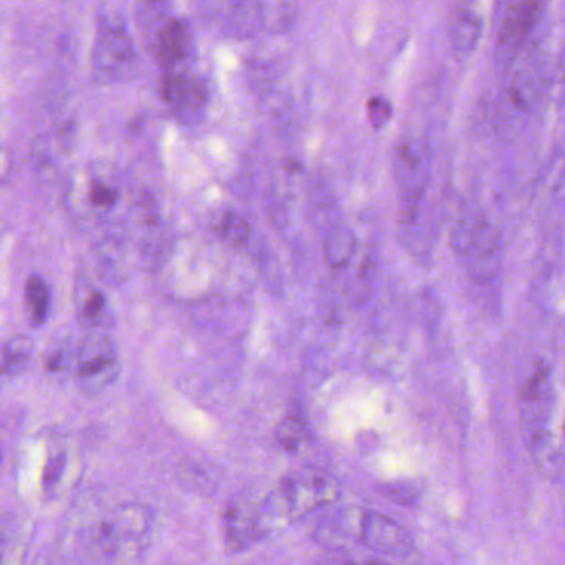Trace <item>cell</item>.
<instances>
[{
    "label": "cell",
    "mask_w": 565,
    "mask_h": 565,
    "mask_svg": "<svg viewBox=\"0 0 565 565\" xmlns=\"http://www.w3.org/2000/svg\"><path fill=\"white\" fill-rule=\"evenodd\" d=\"M154 52L164 73L189 70L194 55L191 29L181 20H166L156 32Z\"/></svg>",
    "instance_id": "11"
},
{
    "label": "cell",
    "mask_w": 565,
    "mask_h": 565,
    "mask_svg": "<svg viewBox=\"0 0 565 565\" xmlns=\"http://www.w3.org/2000/svg\"><path fill=\"white\" fill-rule=\"evenodd\" d=\"M35 352V342L25 334L10 338L0 349V377H15L29 367Z\"/></svg>",
    "instance_id": "18"
},
{
    "label": "cell",
    "mask_w": 565,
    "mask_h": 565,
    "mask_svg": "<svg viewBox=\"0 0 565 565\" xmlns=\"http://www.w3.org/2000/svg\"><path fill=\"white\" fill-rule=\"evenodd\" d=\"M367 116L369 121L374 128H382V126L387 125L392 118V106L387 99L382 98V96H374V98L369 99L367 103Z\"/></svg>",
    "instance_id": "25"
},
{
    "label": "cell",
    "mask_w": 565,
    "mask_h": 565,
    "mask_svg": "<svg viewBox=\"0 0 565 565\" xmlns=\"http://www.w3.org/2000/svg\"><path fill=\"white\" fill-rule=\"evenodd\" d=\"M454 247L475 281L491 285L500 278V235L487 215L480 212L465 214L455 225Z\"/></svg>",
    "instance_id": "3"
},
{
    "label": "cell",
    "mask_w": 565,
    "mask_h": 565,
    "mask_svg": "<svg viewBox=\"0 0 565 565\" xmlns=\"http://www.w3.org/2000/svg\"><path fill=\"white\" fill-rule=\"evenodd\" d=\"M364 513L365 511L358 510V508H342L319 523L318 536L322 541H332L334 544L361 541Z\"/></svg>",
    "instance_id": "13"
},
{
    "label": "cell",
    "mask_w": 565,
    "mask_h": 565,
    "mask_svg": "<svg viewBox=\"0 0 565 565\" xmlns=\"http://www.w3.org/2000/svg\"><path fill=\"white\" fill-rule=\"evenodd\" d=\"M369 565H382V564H379V563H371Z\"/></svg>",
    "instance_id": "29"
},
{
    "label": "cell",
    "mask_w": 565,
    "mask_h": 565,
    "mask_svg": "<svg viewBox=\"0 0 565 565\" xmlns=\"http://www.w3.org/2000/svg\"><path fill=\"white\" fill-rule=\"evenodd\" d=\"M162 99L178 118L194 119L204 113L209 103V88L204 78L184 72L164 73Z\"/></svg>",
    "instance_id": "9"
},
{
    "label": "cell",
    "mask_w": 565,
    "mask_h": 565,
    "mask_svg": "<svg viewBox=\"0 0 565 565\" xmlns=\"http://www.w3.org/2000/svg\"><path fill=\"white\" fill-rule=\"evenodd\" d=\"M66 467H68V457H66V451H55V454L50 455L45 467H43L42 477V487L46 493L56 490L60 481H62L63 475H65Z\"/></svg>",
    "instance_id": "23"
},
{
    "label": "cell",
    "mask_w": 565,
    "mask_h": 565,
    "mask_svg": "<svg viewBox=\"0 0 565 565\" xmlns=\"http://www.w3.org/2000/svg\"><path fill=\"white\" fill-rule=\"evenodd\" d=\"M275 510L270 500L262 501L252 494H238L228 503L224 518L225 546L237 554L264 540L270 531Z\"/></svg>",
    "instance_id": "8"
},
{
    "label": "cell",
    "mask_w": 565,
    "mask_h": 565,
    "mask_svg": "<svg viewBox=\"0 0 565 565\" xmlns=\"http://www.w3.org/2000/svg\"><path fill=\"white\" fill-rule=\"evenodd\" d=\"M93 72L105 83L129 78L138 66L135 40L118 12L99 13L92 53Z\"/></svg>",
    "instance_id": "4"
},
{
    "label": "cell",
    "mask_w": 565,
    "mask_h": 565,
    "mask_svg": "<svg viewBox=\"0 0 565 565\" xmlns=\"http://www.w3.org/2000/svg\"><path fill=\"white\" fill-rule=\"evenodd\" d=\"M154 514L142 503H128L109 511L99 527V551L108 565L138 563L151 543Z\"/></svg>",
    "instance_id": "1"
},
{
    "label": "cell",
    "mask_w": 565,
    "mask_h": 565,
    "mask_svg": "<svg viewBox=\"0 0 565 565\" xmlns=\"http://www.w3.org/2000/svg\"><path fill=\"white\" fill-rule=\"evenodd\" d=\"M478 39V22L473 17L460 15L454 23V43L461 52L473 49Z\"/></svg>",
    "instance_id": "24"
},
{
    "label": "cell",
    "mask_w": 565,
    "mask_h": 565,
    "mask_svg": "<svg viewBox=\"0 0 565 565\" xmlns=\"http://www.w3.org/2000/svg\"><path fill=\"white\" fill-rule=\"evenodd\" d=\"M76 316L89 331H105L108 321L109 305L105 292L93 285H82L75 295Z\"/></svg>",
    "instance_id": "14"
},
{
    "label": "cell",
    "mask_w": 565,
    "mask_h": 565,
    "mask_svg": "<svg viewBox=\"0 0 565 565\" xmlns=\"http://www.w3.org/2000/svg\"><path fill=\"white\" fill-rule=\"evenodd\" d=\"M10 172H12V159L9 152L0 149V184L9 179Z\"/></svg>",
    "instance_id": "27"
},
{
    "label": "cell",
    "mask_w": 565,
    "mask_h": 565,
    "mask_svg": "<svg viewBox=\"0 0 565 565\" xmlns=\"http://www.w3.org/2000/svg\"><path fill=\"white\" fill-rule=\"evenodd\" d=\"M553 371L546 362L536 365L524 382L520 397L521 425L533 451H543L554 414Z\"/></svg>",
    "instance_id": "7"
},
{
    "label": "cell",
    "mask_w": 565,
    "mask_h": 565,
    "mask_svg": "<svg viewBox=\"0 0 565 565\" xmlns=\"http://www.w3.org/2000/svg\"><path fill=\"white\" fill-rule=\"evenodd\" d=\"M355 237L349 228L338 227L326 237V262L335 270H341L354 257Z\"/></svg>",
    "instance_id": "19"
},
{
    "label": "cell",
    "mask_w": 565,
    "mask_h": 565,
    "mask_svg": "<svg viewBox=\"0 0 565 565\" xmlns=\"http://www.w3.org/2000/svg\"><path fill=\"white\" fill-rule=\"evenodd\" d=\"M298 0H258V25L270 35H285L298 20Z\"/></svg>",
    "instance_id": "15"
},
{
    "label": "cell",
    "mask_w": 565,
    "mask_h": 565,
    "mask_svg": "<svg viewBox=\"0 0 565 565\" xmlns=\"http://www.w3.org/2000/svg\"><path fill=\"white\" fill-rule=\"evenodd\" d=\"M395 175L402 194L411 202L418 201L427 185V151L417 139L405 141L395 158Z\"/></svg>",
    "instance_id": "12"
},
{
    "label": "cell",
    "mask_w": 565,
    "mask_h": 565,
    "mask_svg": "<svg viewBox=\"0 0 565 565\" xmlns=\"http://www.w3.org/2000/svg\"><path fill=\"white\" fill-rule=\"evenodd\" d=\"M78 344H73L72 338L56 339L49 345L45 354V369L50 375H68L75 371Z\"/></svg>",
    "instance_id": "20"
},
{
    "label": "cell",
    "mask_w": 565,
    "mask_h": 565,
    "mask_svg": "<svg viewBox=\"0 0 565 565\" xmlns=\"http://www.w3.org/2000/svg\"><path fill=\"white\" fill-rule=\"evenodd\" d=\"M222 238L232 245H245L252 237V227L244 215L237 212H227L218 225Z\"/></svg>",
    "instance_id": "21"
},
{
    "label": "cell",
    "mask_w": 565,
    "mask_h": 565,
    "mask_svg": "<svg viewBox=\"0 0 565 565\" xmlns=\"http://www.w3.org/2000/svg\"><path fill=\"white\" fill-rule=\"evenodd\" d=\"M25 311L33 328L46 324L52 311V286L42 275H32L25 282Z\"/></svg>",
    "instance_id": "17"
},
{
    "label": "cell",
    "mask_w": 565,
    "mask_h": 565,
    "mask_svg": "<svg viewBox=\"0 0 565 565\" xmlns=\"http://www.w3.org/2000/svg\"><path fill=\"white\" fill-rule=\"evenodd\" d=\"M341 497V487L335 478L318 468H302L289 475L281 483L275 500V513L291 521H299L315 511L324 510Z\"/></svg>",
    "instance_id": "5"
},
{
    "label": "cell",
    "mask_w": 565,
    "mask_h": 565,
    "mask_svg": "<svg viewBox=\"0 0 565 565\" xmlns=\"http://www.w3.org/2000/svg\"><path fill=\"white\" fill-rule=\"evenodd\" d=\"M204 12L222 29L242 33L252 22L250 0H202Z\"/></svg>",
    "instance_id": "16"
},
{
    "label": "cell",
    "mask_w": 565,
    "mask_h": 565,
    "mask_svg": "<svg viewBox=\"0 0 565 565\" xmlns=\"http://www.w3.org/2000/svg\"><path fill=\"white\" fill-rule=\"evenodd\" d=\"M278 445L286 451H296L306 438L305 425L295 417L285 418L275 431Z\"/></svg>",
    "instance_id": "22"
},
{
    "label": "cell",
    "mask_w": 565,
    "mask_h": 565,
    "mask_svg": "<svg viewBox=\"0 0 565 565\" xmlns=\"http://www.w3.org/2000/svg\"><path fill=\"white\" fill-rule=\"evenodd\" d=\"M361 543L385 556L405 557L412 553V537L404 526L377 511H365L362 520Z\"/></svg>",
    "instance_id": "10"
},
{
    "label": "cell",
    "mask_w": 565,
    "mask_h": 565,
    "mask_svg": "<svg viewBox=\"0 0 565 565\" xmlns=\"http://www.w3.org/2000/svg\"><path fill=\"white\" fill-rule=\"evenodd\" d=\"M322 565H351L348 563V561L344 559V557L338 556V553H334V556L329 557L328 561H326Z\"/></svg>",
    "instance_id": "28"
},
{
    "label": "cell",
    "mask_w": 565,
    "mask_h": 565,
    "mask_svg": "<svg viewBox=\"0 0 565 565\" xmlns=\"http://www.w3.org/2000/svg\"><path fill=\"white\" fill-rule=\"evenodd\" d=\"M387 497H391L397 503H411L412 500H415L414 490H412V487H405V484L387 487Z\"/></svg>",
    "instance_id": "26"
},
{
    "label": "cell",
    "mask_w": 565,
    "mask_h": 565,
    "mask_svg": "<svg viewBox=\"0 0 565 565\" xmlns=\"http://www.w3.org/2000/svg\"><path fill=\"white\" fill-rule=\"evenodd\" d=\"M121 374V355L113 335L106 331H89L78 344L75 375L79 391L88 397L103 394Z\"/></svg>",
    "instance_id": "6"
},
{
    "label": "cell",
    "mask_w": 565,
    "mask_h": 565,
    "mask_svg": "<svg viewBox=\"0 0 565 565\" xmlns=\"http://www.w3.org/2000/svg\"><path fill=\"white\" fill-rule=\"evenodd\" d=\"M121 201V189L105 166L89 164L70 175L65 205L70 217L83 227L102 224Z\"/></svg>",
    "instance_id": "2"
}]
</instances>
